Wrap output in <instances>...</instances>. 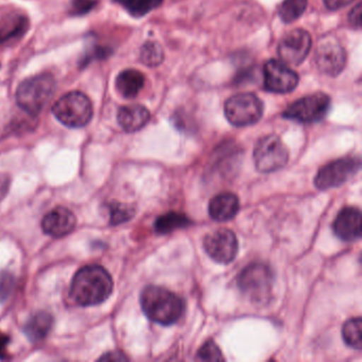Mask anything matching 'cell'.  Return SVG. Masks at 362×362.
Returning a JSON list of instances; mask_svg holds the SVG:
<instances>
[{"label": "cell", "mask_w": 362, "mask_h": 362, "mask_svg": "<svg viewBox=\"0 0 362 362\" xmlns=\"http://www.w3.org/2000/svg\"><path fill=\"white\" fill-rule=\"evenodd\" d=\"M239 289L256 304L268 303L274 285V272L268 264L254 262L245 267L238 279Z\"/></svg>", "instance_id": "obj_4"}, {"label": "cell", "mask_w": 362, "mask_h": 362, "mask_svg": "<svg viewBox=\"0 0 362 362\" xmlns=\"http://www.w3.org/2000/svg\"><path fill=\"white\" fill-rule=\"evenodd\" d=\"M134 18H143L162 5L164 0H115Z\"/></svg>", "instance_id": "obj_22"}, {"label": "cell", "mask_w": 362, "mask_h": 362, "mask_svg": "<svg viewBox=\"0 0 362 362\" xmlns=\"http://www.w3.org/2000/svg\"><path fill=\"white\" fill-rule=\"evenodd\" d=\"M332 230L337 237L354 243L361 237V211L356 207H345L337 216Z\"/></svg>", "instance_id": "obj_15"}, {"label": "cell", "mask_w": 362, "mask_h": 362, "mask_svg": "<svg viewBox=\"0 0 362 362\" xmlns=\"http://www.w3.org/2000/svg\"><path fill=\"white\" fill-rule=\"evenodd\" d=\"M77 219L73 211L66 207L59 206L52 209L43 218L42 228L45 234L54 238L67 236L75 230Z\"/></svg>", "instance_id": "obj_14"}, {"label": "cell", "mask_w": 362, "mask_h": 362, "mask_svg": "<svg viewBox=\"0 0 362 362\" xmlns=\"http://www.w3.org/2000/svg\"><path fill=\"white\" fill-rule=\"evenodd\" d=\"M141 305L148 319L169 326L183 315L184 302L179 296L158 286H148L141 292Z\"/></svg>", "instance_id": "obj_2"}, {"label": "cell", "mask_w": 362, "mask_h": 362, "mask_svg": "<svg viewBox=\"0 0 362 362\" xmlns=\"http://www.w3.org/2000/svg\"><path fill=\"white\" fill-rule=\"evenodd\" d=\"M307 4L308 0H284L279 10V18L286 24L293 23L303 16Z\"/></svg>", "instance_id": "obj_23"}, {"label": "cell", "mask_w": 362, "mask_h": 362, "mask_svg": "<svg viewBox=\"0 0 362 362\" xmlns=\"http://www.w3.org/2000/svg\"><path fill=\"white\" fill-rule=\"evenodd\" d=\"M361 3H358L349 14V23L355 29L361 28Z\"/></svg>", "instance_id": "obj_30"}, {"label": "cell", "mask_w": 362, "mask_h": 362, "mask_svg": "<svg viewBox=\"0 0 362 362\" xmlns=\"http://www.w3.org/2000/svg\"><path fill=\"white\" fill-rule=\"evenodd\" d=\"M110 223L112 226L124 223L132 219L135 215V209L130 204L124 203L112 202L109 205Z\"/></svg>", "instance_id": "obj_26"}, {"label": "cell", "mask_w": 362, "mask_h": 362, "mask_svg": "<svg viewBox=\"0 0 362 362\" xmlns=\"http://www.w3.org/2000/svg\"><path fill=\"white\" fill-rule=\"evenodd\" d=\"M256 168L262 173H274L287 165L289 152L277 135L262 137L254 149Z\"/></svg>", "instance_id": "obj_7"}, {"label": "cell", "mask_w": 362, "mask_h": 362, "mask_svg": "<svg viewBox=\"0 0 362 362\" xmlns=\"http://www.w3.org/2000/svg\"><path fill=\"white\" fill-rule=\"evenodd\" d=\"M10 343V337L0 332V359L8 358V344Z\"/></svg>", "instance_id": "obj_33"}, {"label": "cell", "mask_w": 362, "mask_h": 362, "mask_svg": "<svg viewBox=\"0 0 362 362\" xmlns=\"http://www.w3.org/2000/svg\"><path fill=\"white\" fill-rule=\"evenodd\" d=\"M239 199L232 192H223L211 199L209 205V214L211 219L218 222L232 220L238 213Z\"/></svg>", "instance_id": "obj_17"}, {"label": "cell", "mask_w": 362, "mask_h": 362, "mask_svg": "<svg viewBox=\"0 0 362 362\" xmlns=\"http://www.w3.org/2000/svg\"><path fill=\"white\" fill-rule=\"evenodd\" d=\"M330 107V98L324 93L309 95L294 101L284 111L283 117L300 124H313L323 120Z\"/></svg>", "instance_id": "obj_8"}, {"label": "cell", "mask_w": 362, "mask_h": 362, "mask_svg": "<svg viewBox=\"0 0 362 362\" xmlns=\"http://www.w3.org/2000/svg\"><path fill=\"white\" fill-rule=\"evenodd\" d=\"M100 360H103V361H124V360H128V357H126L124 354L119 353V351H113V353L103 356Z\"/></svg>", "instance_id": "obj_34"}, {"label": "cell", "mask_w": 362, "mask_h": 362, "mask_svg": "<svg viewBox=\"0 0 362 362\" xmlns=\"http://www.w3.org/2000/svg\"><path fill=\"white\" fill-rule=\"evenodd\" d=\"M315 60L321 73L329 77H337L346 65V52L336 37L328 35L320 40Z\"/></svg>", "instance_id": "obj_10"}, {"label": "cell", "mask_w": 362, "mask_h": 362, "mask_svg": "<svg viewBox=\"0 0 362 362\" xmlns=\"http://www.w3.org/2000/svg\"><path fill=\"white\" fill-rule=\"evenodd\" d=\"M298 75L284 62L270 60L264 64V84L266 90L274 94H288L298 86Z\"/></svg>", "instance_id": "obj_12"}, {"label": "cell", "mask_w": 362, "mask_h": 362, "mask_svg": "<svg viewBox=\"0 0 362 362\" xmlns=\"http://www.w3.org/2000/svg\"><path fill=\"white\" fill-rule=\"evenodd\" d=\"M313 40L310 33L304 29H294L288 33L277 46V54L281 62L300 65L310 52Z\"/></svg>", "instance_id": "obj_11"}, {"label": "cell", "mask_w": 362, "mask_h": 362, "mask_svg": "<svg viewBox=\"0 0 362 362\" xmlns=\"http://www.w3.org/2000/svg\"><path fill=\"white\" fill-rule=\"evenodd\" d=\"M323 1L327 9L334 11V10H340L346 7L349 4L353 3L354 0H323Z\"/></svg>", "instance_id": "obj_31"}, {"label": "cell", "mask_w": 362, "mask_h": 362, "mask_svg": "<svg viewBox=\"0 0 362 362\" xmlns=\"http://www.w3.org/2000/svg\"><path fill=\"white\" fill-rule=\"evenodd\" d=\"M56 92V81L50 74H41L23 81L16 90V101L28 115L41 113Z\"/></svg>", "instance_id": "obj_3"}, {"label": "cell", "mask_w": 362, "mask_h": 362, "mask_svg": "<svg viewBox=\"0 0 362 362\" xmlns=\"http://www.w3.org/2000/svg\"><path fill=\"white\" fill-rule=\"evenodd\" d=\"M52 113L64 126L69 128H82L92 119V101L83 93H67L54 103Z\"/></svg>", "instance_id": "obj_5"}, {"label": "cell", "mask_w": 362, "mask_h": 362, "mask_svg": "<svg viewBox=\"0 0 362 362\" xmlns=\"http://www.w3.org/2000/svg\"><path fill=\"white\" fill-rule=\"evenodd\" d=\"M224 114L233 126H252L262 117L264 103L252 93L235 95L224 103Z\"/></svg>", "instance_id": "obj_6"}, {"label": "cell", "mask_w": 362, "mask_h": 362, "mask_svg": "<svg viewBox=\"0 0 362 362\" xmlns=\"http://www.w3.org/2000/svg\"><path fill=\"white\" fill-rule=\"evenodd\" d=\"M10 182H11V179L9 175H0V201H3L7 196L8 192H9Z\"/></svg>", "instance_id": "obj_32"}, {"label": "cell", "mask_w": 362, "mask_h": 362, "mask_svg": "<svg viewBox=\"0 0 362 362\" xmlns=\"http://www.w3.org/2000/svg\"><path fill=\"white\" fill-rule=\"evenodd\" d=\"M113 291V279L103 267L90 264L80 269L71 281V298L80 306H94L107 300Z\"/></svg>", "instance_id": "obj_1"}, {"label": "cell", "mask_w": 362, "mask_h": 362, "mask_svg": "<svg viewBox=\"0 0 362 362\" xmlns=\"http://www.w3.org/2000/svg\"><path fill=\"white\" fill-rule=\"evenodd\" d=\"M150 117L149 110L141 105H124L118 110V124L128 133L141 130L149 122Z\"/></svg>", "instance_id": "obj_16"}, {"label": "cell", "mask_w": 362, "mask_h": 362, "mask_svg": "<svg viewBox=\"0 0 362 362\" xmlns=\"http://www.w3.org/2000/svg\"><path fill=\"white\" fill-rule=\"evenodd\" d=\"M28 18L18 12H10L0 18V43L22 37L28 30Z\"/></svg>", "instance_id": "obj_18"}, {"label": "cell", "mask_w": 362, "mask_h": 362, "mask_svg": "<svg viewBox=\"0 0 362 362\" xmlns=\"http://www.w3.org/2000/svg\"><path fill=\"white\" fill-rule=\"evenodd\" d=\"M361 317H354L345 322L342 327V337L347 346L351 349H361Z\"/></svg>", "instance_id": "obj_25"}, {"label": "cell", "mask_w": 362, "mask_h": 362, "mask_svg": "<svg viewBox=\"0 0 362 362\" xmlns=\"http://www.w3.org/2000/svg\"><path fill=\"white\" fill-rule=\"evenodd\" d=\"M143 64L148 67H156L164 61V49L158 42L148 41L141 46L139 54Z\"/></svg>", "instance_id": "obj_24"}, {"label": "cell", "mask_w": 362, "mask_h": 362, "mask_svg": "<svg viewBox=\"0 0 362 362\" xmlns=\"http://www.w3.org/2000/svg\"><path fill=\"white\" fill-rule=\"evenodd\" d=\"M14 288V276L7 271L0 272V302H3L11 293Z\"/></svg>", "instance_id": "obj_28"}, {"label": "cell", "mask_w": 362, "mask_h": 362, "mask_svg": "<svg viewBox=\"0 0 362 362\" xmlns=\"http://www.w3.org/2000/svg\"><path fill=\"white\" fill-rule=\"evenodd\" d=\"M96 0H71V13L74 16H84L96 6Z\"/></svg>", "instance_id": "obj_29"}, {"label": "cell", "mask_w": 362, "mask_h": 362, "mask_svg": "<svg viewBox=\"0 0 362 362\" xmlns=\"http://www.w3.org/2000/svg\"><path fill=\"white\" fill-rule=\"evenodd\" d=\"M197 359L201 361H223L224 358L218 345L213 340H209L199 349Z\"/></svg>", "instance_id": "obj_27"}, {"label": "cell", "mask_w": 362, "mask_h": 362, "mask_svg": "<svg viewBox=\"0 0 362 362\" xmlns=\"http://www.w3.org/2000/svg\"><path fill=\"white\" fill-rule=\"evenodd\" d=\"M54 319L52 315L45 311H40L29 317L24 327L25 334L33 342L44 340L52 330Z\"/></svg>", "instance_id": "obj_20"}, {"label": "cell", "mask_w": 362, "mask_h": 362, "mask_svg": "<svg viewBox=\"0 0 362 362\" xmlns=\"http://www.w3.org/2000/svg\"><path fill=\"white\" fill-rule=\"evenodd\" d=\"M203 245L209 257L219 264H230L238 253L236 235L226 228H221L207 235Z\"/></svg>", "instance_id": "obj_13"}, {"label": "cell", "mask_w": 362, "mask_h": 362, "mask_svg": "<svg viewBox=\"0 0 362 362\" xmlns=\"http://www.w3.org/2000/svg\"><path fill=\"white\" fill-rule=\"evenodd\" d=\"M361 168L359 158H343L330 162L320 169L315 175V187L320 190L332 189L342 185Z\"/></svg>", "instance_id": "obj_9"}, {"label": "cell", "mask_w": 362, "mask_h": 362, "mask_svg": "<svg viewBox=\"0 0 362 362\" xmlns=\"http://www.w3.org/2000/svg\"><path fill=\"white\" fill-rule=\"evenodd\" d=\"M145 86V76L136 69H126L116 78V88L122 97L135 98Z\"/></svg>", "instance_id": "obj_19"}, {"label": "cell", "mask_w": 362, "mask_h": 362, "mask_svg": "<svg viewBox=\"0 0 362 362\" xmlns=\"http://www.w3.org/2000/svg\"><path fill=\"white\" fill-rule=\"evenodd\" d=\"M190 224H192V221L188 219L187 216L171 211V213L165 214L158 217L154 223V228L158 234L165 235L179 230V228H187Z\"/></svg>", "instance_id": "obj_21"}]
</instances>
